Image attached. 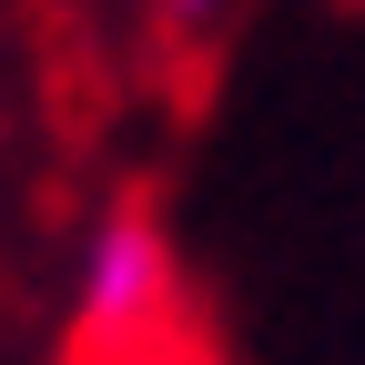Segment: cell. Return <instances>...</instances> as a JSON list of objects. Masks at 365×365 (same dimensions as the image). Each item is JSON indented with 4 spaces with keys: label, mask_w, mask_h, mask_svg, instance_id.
<instances>
[{
    "label": "cell",
    "mask_w": 365,
    "mask_h": 365,
    "mask_svg": "<svg viewBox=\"0 0 365 365\" xmlns=\"http://www.w3.org/2000/svg\"><path fill=\"white\" fill-rule=\"evenodd\" d=\"M173 304H182V274H173V244L153 234V213H112L81 254V345L102 365L163 355Z\"/></svg>",
    "instance_id": "6da1fadb"
},
{
    "label": "cell",
    "mask_w": 365,
    "mask_h": 365,
    "mask_svg": "<svg viewBox=\"0 0 365 365\" xmlns=\"http://www.w3.org/2000/svg\"><path fill=\"white\" fill-rule=\"evenodd\" d=\"M213 11H223V0H163V21H173V31H203Z\"/></svg>",
    "instance_id": "7a4b0ae2"
},
{
    "label": "cell",
    "mask_w": 365,
    "mask_h": 365,
    "mask_svg": "<svg viewBox=\"0 0 365 365\" xmlns=\"http://www.w3.org/2000/svg\"><path fill=\"white\" fill-rule=\"evenodd\" d=\"M132 365H193V355H182V345H163V355H132Z\"/></svg>",
    "instance_id": "3957f363"
}]
</instances>
